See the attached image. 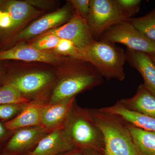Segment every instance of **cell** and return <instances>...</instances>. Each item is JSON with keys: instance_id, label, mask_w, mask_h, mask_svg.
Returning a JSON list of instances; mask_svg holds the SVG:
<instances>
[{"instance_id": "6da1fadb", "label": "cell", "mask_w": 155, "mask_h": 155, "mask_svg": "<svg viewBox=\"0 0 155 155\" xmlns=\"http://www.w3.org/2000/svg\"><path fill=\"white\" fill-rule=\"evenodd\" d=\"M56 67V82L46 104L69 101L78 94L100 86L104 82L96 69L81 59L65 57Z\"/></svg>"}, {"instance_id": "7a4b0ae2", "label": "cell", "mask_w": 155, "mask_h": 155, "mask_svg": "<svg viewBox=\"0 0 155 155\" xmlns=\"http://www.w3.org/2000/svg\"><path fill=\"white\" fill-rule=\"evenodd\" d=\"M57 77L56 66L12 61L5 85L15 89L30 102L47 103Z\"/></svg>"}, {"instance_id": "3957f363", "label": "cell", "mask_w": 155, "mask_h": 155, "mask_svg": "<svg viewBox=\"0 0 155 155\" xmlns=\"http://www.w3.org/2000/svg\"><path fill=\"white\" fill-rule=\"evenodd\" d=\"M75 58L91 64L107 80L121 81L125 79L126 55L123 49L115 44L95 40L87 47L78 49Z\"/></svg>"}, {"instance_id": "277c9868", "label": "cell", "mask_w": 155, "mask_h": 155, "mask_svg": "<svg viewBox=\"0 0 155 155\" xmlns=\"http://www.w3.org/2000/svg\"><path fill=\"white\" fill-rule=\"evenodd\" d=\"M89 110L104 136L103 155H140L125 120L117 115L102 112L99 109Z\"/></svg>"}, {"instance_id": "5b68a950", "label": "cell", "mask_w": 155, "mask_h": 155, "mask_svg": "<svg viewBox=\"0 0 155 155\" xmlns=\"http://www.w3.org/2000/svg\"><path fill=\"white\" fill-rule=\"evenodd\" d=\"M64 130L74 148L103 155L104 136L92 118L89 109L79 107L75 103Z\"/></svg>"}, {"instance_id": "8992f818", "label": "cell", "mask_w": 155, "mask_h": 155, "mask_svg": "<svg viewBox=\"0 0 155 155\" xmlns=\"http://www.w3.org/2000/svg\"><path fill=\"white\" fill-rule=\"evenodd\" d=\"M75 13L72 5L68 1L62 8L36 19L17 35L0 45V50L29 41L53 28L64 25L71 19Z\"/></svg>"}, {"instance_id": "52a82bcc", "label": "cell", "mask_w": 155, "mask_h": 155, "mask_svg": "<svg viewBox=\"0 0 155 155\" xmlns=\"http://www.w3.org/2000/svg\"><path fill=\"white\" fill-rule=\"evenodd\" d=\"M86 20L94 38L98 40L112 26L128 19L120 11L115 0H90Z\"/></svg>"}, {"instance_id": "ba28073f", "label": "cell", "mask_w": 155, "mask_h": 155, "mask_svg": "<svg viewBox=\"0 0 155 155\" xmlns=\"http://www.w3.org/2000/svg\"><path fill=\"white\" fill-rule=\"evenodd\" d=\"M99 40L121 44L129 49L155 55V41L145 36L128 21L113 25Z\"/></svg>"}, {"instance_id": "9c48e42d", "label": "cell", "mask_w": 155, "mask_h": 155, "mask_svg": "<svg viewBox=\"0 0 155 155\" xmlns=\"http://www.w3.org/2000/svg\"><path fill=\"white\" fill-rule=\"evenodd\" d=\"M0 10L8 12L12 19L11 28L0 32V45L17 35L43 13L25 1L0 0Z\"/></svg>"}, {"instance_id": "30bf717a", "label": "cell", "mask_w": 155, "mask_h": 155, "mask_svg": "<svg viewBox=\"0 0 155 155\" xmlns=\"http://www.w3.org/2000/svg\"><path fill=\"white\" fill-rule=\"evenodd\" d=\"M64 57L57 54L53 51L35 49L27 42L19 43L5 49L0 50V61L36 62L57 66Z\"/></svg>"}, {"instance_id": "8fae6325", "label": "cell", "mask_w": 155, "mask_h": 155, "mask_svg": "<svg viewBox=\"0 0 155 155\" xmlns=\"http://www.w3.org/2000/svg\"><path fill=\"white\" fill-rule=\"evenodd\" d=\"M45 33L54 35L59 38L70 41L79 50L87 47L95 40L86 19L76 13L67 23Z\"/></svg>"}, {"instance_id": "7c38bea8", "label": "cell", "mask_w": 155, "mask_h": 155, "mask_svg": "<svg viewBox=\"0 0 155 155\" xmlns=\"http://www.w3.org/2000/svg\"><path fill=\"white\" fill-rule=\"evenodd\" d=\"M75 98L62 102L43 105L40 127L46 133L48 134L65 128L75 104Z\"/></svg>"}, {"instance_id": "4fadbf2b", "label": "cell", "mask_w": 155, "mask_h": 155, "mask_svg": "<svg viewBox=\"0 0 155 155\" xmlns=\"http://www.w3.org/2000/svg\"><path fill=\"white\" fill-rule=\"evenodd\" d=\"M47 134L40 126L18 129L9 140L4 153L14 155L25 152L36 146Z\"/></svg>"}, {"instance_id": "5bb4252c", "label": "cell", "mask_w": 155, "mask_h": 155, "mask_svg": "<svg viewBox=\"0 0 155 155\" xmlns=\"http://www.w3.org/2000/svg\"><path fill=\"white\" fill-rule=\"evenodd\" d=\"M126 61L143 78L146 88L155 96V64L147 54L127 49Z\"/></svg>"}, {"instance_id": "9a60e30c", "label": "cell", "mask_w": 155, "mask_h": 155, "mask_svg": "<svg viewBox=\"0 0 155 155\" xmlns=\"http://www.w3.org/2000/svg\"><path fill=\"white\" fill-rule=\"evenodd\" d=\"M74 148L64 129L48 134L25 155H58Z\"/></svg>"}, {"instance_id": "2e32d148", "label": "cell", "mask_w": 155, "mask_h": 155, "mask_svg": "<svg viewBox=\"0 0 155 155\" xmlns=\"http://www.w3.org/2000/svg\"><path fill=\"white\" fill-rule=\"evenodd\" d=\"M118 102L129 110L155 118V96L143 84L138 86L134 96L119 100Z\"/></svg>"}, {"instance_id": "e0dca14e", "label": "cell", "mask_w": 155, "mask_h": 155, "mask_svg": "<svg viewBox=\"0 0 155 155\" xmlns=\"http://www.w3.org/2000/svg\"><path fill=\"white\" fill-rule=\"evenodd\" d=\"M44 104L31 102L14 119L4 123L7 130L40 126L42 107Z\"/></svg>"}, {"instance_id": "ac0fdd59", "label": "cell", "mask_w": 155, "mask_h": 155, "mask_svg": "<svg viewBox=\"0 0 155 155\" xmlns=\"http://www.w3.org/2000/svg\"><path fill=\"white\" fill-rule=\"evenodd\" d=\"M99 110L104 113L117 115L136 127L155 132V118L129 110L121 105L118 101L113 105L101 108Z\"/></svg>"}, {"instance_id": "d6986e66", "label": "cell", "mask_w": 155, "mask_h": 155, "mask_svg": "<svg viewBox=\"0 0 155 155\" xmlns=\"http://www.w3.org/2000/svg\"><path fill=\"white\" fill-rule=\"evenodd\" d=\"M127 125L140 155H155V132Z\"/></svg>"}, {"instance_id": "ffe728a7", "label": "cell", "mask_w": 155, "mask_h": 155, "mask_svg": "<svg viewBox=\"0 0 155 155\" xmlns=\"http://www.w3.org/2000/svg\"><path fill=\"white\" fill-rule=\"evenodd\" d=\"M127 21L145 36L155 41V8L144 16L132 17Z\"/></svg>"}, {"instance_id": "44dd1931", "label": "cell", "mask_w": 155, "mask_h": 155, "mask_svg": "<svg viewBox=\"0 0 155 155\" xmlns=\"http://www.w3.org/2000/svg\"><path fill=\"white\" fill-rule=\"evenodd\" d=\"M60 39L54 35L45 33L26 42L35 49L52 51L56 47Z\"/></svg>"}, {"instance_id": "7402d4cb", "label": "cell", "mask_w": 155, "mask_h": 155, "mask_svg": "<svg viewBox=\"0 0 155 155\" xmlns=\"http://www.w3.org/2000/svg\"><path fill=\"white\" fill-rule=\"evenodd\" d=\"M30 102L12 87L5 85L0 87V105L27 104Z\"/></svg>"}, {"instance_id": "603a6c76", "label": "cell", "mask_w": 155, "mask_h": 155, "mask_svg": "<svg viewBox=\"0 0 155 155\" xmlns=\"http://www.w3.org/2000/svg\"><path fill=\"white\" fill-rule=\"evenodd\" d=\"M115 2L120 11L128 19L138 13L141 3L140 0H115Z\"/></svg>"}, {"instance_id": "cb8c5ba5", "label": "cell", "mask_w": 155, "mask_h": 155, "mask_svg": "<svg viewBox=\"0 0 155 155\" xmlns=\"http://www.w3.org/2000/svg\"><path fill=\"white\" fill-rule=\"evenodd\" d=\"M78 50V49L74 45L72 42L65 39L61 38L56 47L52 51L60 56L75 58Z\"/></svg>"}, {"instance_id": "d4e9b609", "label": "cell", "mask_w": 155, "mask_h": 155, "mask_svg": "<svg viewBox=\"0 0 155 155\" xmlns=\"http://www.w3.org/2000/svg\"><path fill=\"white\" fill-rule=\"evenodd\" d=\"M28 104L0 105V119L3 120L11 119L20 113Z\"/></svg>"}, {"instance_id": "484cf974", "label": "cell", "mask_w": 155, "mask_h": 155, "mask_svg": "<svg viewBox=\"0 0 155 155\" xmlns=\"http://www.w3.org/2000/svg\"><path fill=\"white\" fill-rule=\"evenodd\" d=\"M68 1L72 5L75 13L82 18L87 19L90 11V0H69Z\"/></svg>"}, {"instance_id": "4316f807", "label": "cell", "mask_w": 155, "mask_h": 155, "mask_svg": "<svg viewBox=\"0 0 155 155\" xmlns=\"http://www.w3.org/2000/svg\"><path fill=\"white\" fill-rule=\"evenodd\" d=\"M11 61H0V87L3 86L11 68Z\"/></svg>"}, {"instance_id": "83f0119b", "label": "cell", "mask_w": 155, "mask_h": 155, "mask_svg": "<svg viewBox=\"0 0 155 155\" xmlns=\"http://www.w3.org/2000/svg\"><path fill=\"white\" fill-rule=\"evenodd\" d=\"M25 2L34 8L48 9L51 8L54 2L49 0H26Z\"/></svg>"}, {"instance_id": "f1b7e54d", "label": "cell", "mask_w": 155, "mask_h": 155, "mask_svg": "<svg viewBox=\"0 0 155 155\" xmlns=\"http://www.w3.org/2000/svg\"><path fill=\"white\" fill-rule=\"evenodd\" d=\"M58 155H86V154L84 150L74 148L69 151L60 154Z\"/></svg>"}, {"instance_id": "f546056e", "label": "cell", "mask_w": 155, "mask_h": 155, "mask_svg": "<svg viewBox=\"0 0 155 155\" xmlns=\"http://www.w3.org/2000/svg\"><path fill=\"white\" fill-rule=\"evenodd\" d=\"M7 130L4 125L0 123V139L5 136Z\"/></svg>"}, {"instance_id": "4dcf8cb0", "label": "cell", "mask_w": 155, "mask_h": 155, "mask_svg": "<svg viewBox=\"0 0 155 155\" xmlns=\"http://www.w3.org/2000/svg\"><path fill=\"white\" fill-rule=\"evenodd\" d=\"M84 152H85L86 155H100L98 154L97 153H96L90 151H84Z\"/></svg>"}, {"instance_id": "1f68e13d", "label": "cell", "mask_w": 155, "mask_h": 155, "mask_svg": "<svg viewBox=\"0 0 155 155\" xmlns=\"http://www.w3.org/2000/svg\"><path fill=\"white\" fill-rule=\"evenodd\" d=\"M149 55L150 58H151V60H152L153 62L155 64V55Z\"/></svg>"}, {"instance_id": "d6a6232c", "label": "cell", "mask_w": 155, "mask_h": 155, "mask_svg": "<svg viewBox=\"0 0 155 155\" xmlns=\"http://www.w3.org/2000/svg\"><path fill=\"white\" fill-rule=\"evenodd\" d=\"M2 12L0 10V16H1V14H2Z\"/></svg>"}, {"instance_id": "836d02e7", "label": "cell", "mask_w": 155, "mask_h": 155, "mask_svg": "<svg viewBox=\"0 0 155 155\" xmlns=\"http://www.w3.org/2000/svg\"><path fill=\"white\" fill-rule=\"evenodd\" d=\"M0 155H9L7 154L4 153V154H3Z\"/></svg>"}]
</instances>
